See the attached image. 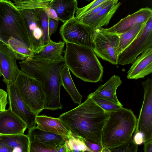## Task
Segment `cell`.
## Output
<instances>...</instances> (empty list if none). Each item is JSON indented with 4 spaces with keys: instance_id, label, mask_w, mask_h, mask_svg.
I'll list each match as a JSON object with an SVG mask.
<instances>
[{
    "instance_id": "cell-1",
    "label": "cell",
    "mask_w": 152,
    "mask_h": 152,
    "mask_svg": "<svg viewBox=\"0 0 152 152\" xmlns=\"http://www.w3.org/2000/svg\"><path fill=\"white\" fill-rule=\"evenodd\" d=\"M109 115L87 97L83 103L59 118L75 136L97 143L102 148V131Z\"/></svg>"
},
{
    "instance_id": "cell-2",
    "label": "cell",
    "mask_w": 152,
    "mask_h": 152,
    "mask_svg": "<svg viewBox=\"0 0 152 152\" xmlns=\"http://www.w3.org/2000/svg\"><path fill=\"white\" fill-rule=\"evenodd\" d=\"M20 71L40 84L45 96L44 109L61 110L60 71L66 65L64 59L52 62L37 61L29 58L19 63Z\"/></svg>"
},
{
    "instance_id": "cell-3",
    "label": "cell",
    "mask_w": 152,
    "mask_h": 152,
    "mask_svg": "<svg viewBox=\"0 0 152 152\" xmlns=\"http://www.w3.org/2000/svg\"><path fill=\"white\" fill-rule=\"evenodd\" d=\"M66 43L64 59L69 70L85 82L96 83L100 81L103 67L93 50L88 47Z\"/></svg>"
},
{
    "instance_id": "cell-4",
    "label": "cell",
    "mask_w": 152,
    "mask_h": 152,
    "mask_svg": "<svg viewBox=\"0 0 152 152\" xmlns=\"http://www.w3.org/2000/svg\"><path fill=\"white\" fill-rule=\"evenodd\" d=\"M137 119L131 109L123 107L109 113L102 131L101 142L103 147L115 148L132 139Z\"/></svg>"
},
{
    "instance_id": "cell-5",
    "label": "cell",
    "mask_w": 152,
    "mask_h": 152,
    "mask_svg": "<svg viewBox=\"0 0 152 152\" xmlns=\"http://www.w3.org/2000/svg\"><path fill=\"white\" fill-rule=\"evenodd\" d=\"M0 32L7 41L10 37L14 38L31 49L25 19L14 3L10 0H1L0 2Z\"/></svg>"
},
{
    "instance_id": "cell-6",
    "label": "cell",
    "mask_w": 152,
    "mask_h": 152,
    "mask_svg": "<svg viewBox=\"0 0 152 152\" xmlns=\"http://www.w3.org/2000/svg\"><path fill=\"white\" fill-rule=\"evenodd\" d=\"M23 100L37 115L44 109L45 96L39 82L20 71L15 81Z\"/></svg>"
},
{
    "instance_id": "cell-7",
    "label": "cell",
    "mask_w": 152,
    "mask_h": 152,
    "mask_svg": "<svg viewBox=\"0 0 152 152\" xmlns=\"http://www.w3.org/2000/svg\"><path fill=\"white\" fill-rule=\"evenodd\" d=\"M94 48L96 56L114 65L118 64L119 38L118 34L106 31L102 27L94 29Z\"/></svg>"
},
{
    "instance_id": "cell-8",
    "label": "cell",
    "mask_w": 152,
    "mask_h": 152,
    "mask_svg": "<svg viewBox=\"0 0 152 152\" xmlns=\"http://www.w3.org/2000/svg\"><path fill=\"white\" fill-rule=\"evenodd\" d=\"M150 48H152V16L133 41L118 54V64H132L139 54Z\"/></svg>"
},
{
    "instance_id": "cell-9",
    "label": "cell",
    "mask_w": 152,
    "mask_h": 152,
    "mask_svg": "<svg viewBox=\"0 0 152 152\" xmlns=\"http://www.w3.org/2000/svg\"><path fill=\"white\" fill-rule=\"evenodd\" d=\"M94 30L80 22L74 16L63 23L59 33L65 43L88 47L93 49Z\"/></svg>"
},
{
    "instance_id": "cell-10",
    "label": "cell",
    "mask_w": 152,
    "mask_h": 152,
    "mask_svg": "<svg viewBox=\"0 0 152 152\" xmlns=\"http://www.w3.org/2000/svg\"><path fill=\"white\" fill-rule=\"evenodd\" d=\"M144 90L143 100L134 133H142L143 143L152 140V79L142 82Z\"/></svg>"
},
{
    "instance_id": "cell-11",
    "label": "cell",
    "mask_w": 152,
    "mask_h": 152,
    "mask_svg": "<svg viewBox=\"0 0 152 152\" xmlns=\"http://www.w3.org/2000/svg\"><path fill=\"white\" fill-rule=\"evenodd\" d=\"M9 108L21 119L30 130L36 126L37 116L25 103L14 83L7 84Z\"/></svg>"
},
{
    "instance_id": "cell-12",
    "label": "cell",
    "mask_w": 152,
    "mask_h": 152,
    "mask_svg": "<svg viewBox=\"0 0 152 152\" xmlns=\"http://www.w3.org/2000/svg\"><path fill=\"white\" fill-rule=\"evenodd\" d=\"M39 9L20 10L27 23L31 48L34 52L40 50L43 48V33L39 24Z\"/></svg>"
},
{
    "instance_id": "cell-13",
    "label": "cell",
    "mask_w": 152,
    "mask_h": 152,
    "mask_svg": "<svg viewBox=\"0 0 152 152\" xmlns=\"http://www.w3.org/2000/svg\"><path fill=\"white\" fill-rule=\"evenodd\" d=\"M15 55L6 45L0 44V68L3 81L7 85L14 83L20 72Z\"/></svg>"
},
{
    "instance_id": "cell-14",
    "label": "cell",
    "mask_w": 152,
    "mask_h": 152,
    "mask_svg": "<svg viewBox=\"0 0 152 152\" xmlns=\"http://www.w3.org/2000/svg\"><path fill=\"white\" fill-rule=\"evenodd\" d=\"M152 16V10L146 7L142 8L134 13L121 19L112 27L105 29L106 31L116 34L123 33L135 24L146 22Z\"/></svg>"
},
{
    "instance_id": "cell-15",
    "label": "cell",
    "mask_w": 152,
    "mask_h": 152,
    "mask_svg": "<svg viewBox=\"0 0 152 152\" xmlns=\"http://www.w3.org/2000/svg\"><path fill=\"white\" fill-rule=\"evenodd\" d=\"M27 128L25 123L9 108L0 111V134H23Z\"/></svg>"
},
{
    "instance_id": "cell-16",
    "label": "cell",
    "mask_w": 152,
    "mask_h": 152,
    "mask_svg": "<svg viewBox=\"0 0 152 152\" xmlns=\"http://www.w3.org/2000/svg\"><path fill=\"white\" fill-rule=\"evenodd\" d=\"M127 72L128 79L144 78L152 72V48L147 49L132 63Z\"/></svg>"
},
{
    "instance_id": "cell-17",
    "label": "cell",
    "mask_w": 152,
    "mask_h": 152,
    "mask_svg": "<svg viewBox=\"0 0 152 152\" xmlns=\"http://www.w3.org/2000/svg\"><path fill=\"white\" fill-rule=\"evenodd\" d=\"M64 41L55 42L51 39L42 49L37 53H34L29 58L37 61L52 62L64 59L62 53L65 44Z\"/></svg>"
},
{
    "instance_id": "cell-18",
    "label": "cell",
    "mask_w": 152,
    "mask_h": 152,
    "mask_svg": "<svg viewBox=\"0 0 152 152\" xmlns=\"http://www.w3.org/2000/svg\"><path fill=\"white\" fill-rule=\"evenodd\" d=\"M36 121L37 126L42 130L63 137L66 141L72 132L68 129L58 118L45 115H37Z\"/></svg>"
},
{
    "instance_id": "cell-19",
    "label": "cell",
    "mask_w": 152,
    "mask_h": 152,
    "mask_svg": "<svg viewBox=\"0 0 152 152\" xmlns=\"http://www.w3.org/2000/svg\"><path fill=\"white\" fill-rule=\"evenodd\" d=\"M28 135L30 142H40L54 149L58 148L66 141L62 136L42 130L37 126L28 130Z\"/></svg>"
},
{
    "instance_id": "cell-20",
    "label": "cell",
    "mask_w": 152,
    "mask_h": 152,
    "mask_svg": "<svg viewBox=\"0 0 152 152\" xmlns=\"http://www.w3.org/2000/svg\"><path fill=\"white\" fill-rule=\"evenodd\" d=\"M118 1H114L91 18L80 21L93 29L107 26L121 5V3Z\"/></svg>"
},
{
    "instance_id": "cell-21",
    "label": "cell",
    "mask_w": 152,
    "mask_h": 152,
    "mask_svg": "<svg viewBox=\"0 0 152 152\" xmlns=\"http://www.w3.org/2000/svg\"><path fill=\"white\" fill-rule=\"evenodd\" d=\"M122 83V81L119 76L113 75L104 84L99 86L92 93L117 104L123 106L116 95L117 89Z\"/></svg>"
},
{
    "instance_id": "cell-22",
    "label": "cell",
    "mask_w": 152,
    "mask_h": 152,
    "mask_svg": "<svg viewBox=\"0 0 152 152\" xmlns=\"http://www.w3.org/2000/svg\"><path fill=\"white\" fill-rule=\"evenodd\" d=\"M50 5L56 12L59 20L64 23L75 16L77 2V0H52Z\"/></svg>"
},
{
    "instance_id": "cell-23",
    "label": "cell",
    "mask_w": 152,
    "mask_h": 152,
    "mask_svg": "<svg viewBox=\"0 0 152 152\" xmlns=\"http://www.w3.org/2000/svg\"><path fill=\"white\" fill-rule=\"evenodd\" d=\"M0 138L12 149V152H29L30 142L28 135L0 134Z\"/></svg>"
},
{
    "instance_id": "cell-24",
    "label": "cell",
    "mask_w": 152,
    "mask_h": 152,
    "mask_svg": "<svg viewBox=\"0 0 152 152\" xmlns=\"http://www.w3.org/2000/svg\"><path fill=\"white\" fill-rule=\"evenodd\" d=\"M60 75L61 85L71 97L72 101L79 104L81 103L82 96L78 91L70 75L69 70L65 65L61 69Z\"/></svg>"
},
{
    "instance_id": "cell-25",
    "label": "cell",
    "mask_w": 152,
    "mask_h": 152,
    "mask_svg": "<svg viewBox=\"0 0 152 152\" xmlns=\"http://www.w3.org/2000/svg\"><path fill=\"white\" fill-rule=\"evenodd\" d=\"M14 53L17 60H25L34 54L33 50L25 44L13 37H10L6 45Z\"/></svg>"
},
{
    "instance_id": "cell-26",
    "label": "cell",
    "mask_w": 152,
    "mask_h": 152,
    "mask_svg": "<svg viewBox=\"0 0 152 152\" xmlns=\"http://www.w3.org/2000/svg\"><path fill=\"white\" fill-rule=\"evenodd\" d=\"M146 22L135 24L125 32L117 34L119 38L118 54L135 39Z\"/></svg>"
},
{
    "instance_id": "cell-27",
    "label": "cell",
    "mask_w": 152,
    "mask_h": 152,
    "mask_svg": "<svg viewBox=\"0 0 152 152\" xmlns=\"http://www.w3.org/2000/svg\"><path fill=\"white\" fill-rule=\"evenodd\" d=\"M66 152H91L83 140L72 132L65 142Z\"/></svg>"
},
{
    "instance_id": "cell-28",
    "label": "cell",
    "mask_w": 152,
    "mask_h": 152,
    "mask_svg": "<svg viewBox=\"0 0 152 152\" xmlns=\"http://www.w3.org/2000/svg\"><path fill=\"white\" fill-rule=\"evenodd\" d=\"M88 97L90 98L97 104L106 112L109 113L117 110L122 108L121 106L111 101L96 96L92 93Z\"/></svg>"
},
{
    "instance_id": "cell-29",
    "label": "cell",
    "mask_w": 152,
    "mask_h": 152,
    "mask_svg": "<svg viewBox=\"0 0 152 152\" xmlns=\"http://www.w3.org/2000/svg\"><path fill=\"white\" fill-rule=\"evenodd\" d=\"M39 20L40 26L43 33L42 44L44 47L50 39L49 34L48 18L43 9H39Z\"/></svg>"
},
{
    "instance_id": "cell-30",
    "label": "cell",
    "mask_w": 152,
    "mask_h": 152,
    "mask_svg": "<svg viewBox=\"0 0 152 152\" xmlns=\"http://www.w3.org/2000/svg\"><path fill=\"white\" fill-rule=\"evenodd\" d=\"M111 152H137L138 150V145L132 139L129 142L117 147L109 148Z\"/></svg>"
},
{
    "instance_id": "cell-31",
    "label": "cell",
    "mask_w": 152,
    "mask_h": 152,
    "mask_svg": "<svg viewBox=\"0 0 152 152\" xmlns=\"http://www.w3.org/2000/svg\"><path fill=\"white\" fill-rule=\"evenodd\" d=\"M108 0H94L91 3L83 7L80 8L77 7L75 12L76 18L78 19L83 15Z\"/></svg>"
},
{
    "instance_id": "cell-32",
    "label": "cell",
    "mask_w": 152,
    "mask_h": 152,
    "mask_svg": "<svg viewBox=\"0 0 152 152\" xmlns=\"http://www.w3.org/2000/svg\"><path fill=\"white\" fill-rule=\"evenodd\" d=\"M118 0H109L107 1L97 7L83 15L77 19L79 21H81L88 19L97 14L102 10L106 7L112 2Z\"/></svg>"
},
{
    "instance_id": "cell-33",
    "label": "cell",
    "mask_w": 152,
    "mask_h": 152,
    "mask_svg": "<svg viewBox=\"0 0 152 152\" xmlns=\"http://www.w3.org/2000/svg\"><path fill=\"white\" fill-rule=\"evenodd\" d=\"M58 148H52L41 143L32 142H30L29 152H57Z\"/></svg>"
},
{
    "instance_id": "cell-34",
    "label": "cell",
    "mask_w": 152,
    "mask_h": 152,
    "mask_svg": "<svg viewBox=\"0 0 152 152\" xmlns=\"http://www.w3.org/2000/svg\"><path fill=\"white\" fill-rule=\"evenodd\" d=\"M8 94L4 90L0 88V111L5 110L8 103L7 96Z\"/></svg>"
},
{
    "instance_id": "cell-35",
    "label": "cell",
    "mask_w": 152,
    "mask_h": 152,
    "mask_svg": "<svg viewBox=\"0 0 152 152\" xmlns=\"http://www.w3.org/2000/svg\"><path fill=\"white\" fill-rule=\"evenodd\" d=\"M58 25V21L54 19L48 18L49 34L50 37L55 33L57 29Z\"/></svg>"
},
{
    "instance_id": "cell-36",
    "label": "cell",
    "mask_w": 152,
    "mask_h": 152,
    "mask_svg": "<svg viewBox=\"0 0 152 152\" xmlns=\"http://www.w3.org/2000/svg\"><path fill=\"white\" fill-rule=\"evenodd\" d=\"M80 138L82 139L84 142L91 152H101L102 148L98 144L92 142L81 138Z\"/></svg>"
},
{
    "instance_id": "cell-37",
    "label": "cell",
    "mask_w": 152,
    "mask_h": 152,
    "mask_svg": "<svg viewBox=\"0 0 152 152\" xmlns=\"http://www.w3.org/2000/svg\"><path fill=\"white\" fill-rule=\"evenodd\" d=\"M45 12L48 18L54 19L58 21L57 14L55 10L50 5L48 7L44 9Z\"/></svg>"
},
{
    "instance_id": "cell-38",
    "label": "cell",
    "mask_w": 152,
    "mask_h": 152,
    "mask_svg": "<svg viewBox=\"0 0 152 152\" xmlns=\"http://www.w3.org/2000/svg\"><path fill=\"white\" fill-rule=\"evenodd\" d=\"M133 140L137 145H140L142 144L143 142V138L142 134L139 132L134 133Z\"/></svg>"
},
{
    "instance_id": "cell-39",
    "label": "cell",
    "mask_w": 152,
    "mask_h": 152,
    "mask_svg": "<svg viewBox=\"0 0 152 152\" xmlns=\"http://www.w3.org/2000/svg\"><path fill=\"white\" fill-rule=\"evenodd\" d=\"M12 152V149L7 145L0 138V152Z\"/></svg>"
},
{
    "instance_id": "cell-40",
    "label": "cell",
    "mask_w": 152,
    "mask_h": 152,
    "mask_svg": "<svg viewBox=\"0 0 152 152\" xmlns=\"http://www.w3.org/2000/svg\"><path fill=\"white\" fill-rule=\"evenodd\" d=\"M144 143L143 150L145 152H152V140Z\"/></svg>"
},
{
    "instance_id": "cell-41",
    "label": "cell",
    "mask_w": 152,
    "mask_h": 152,
    "mask_svg": "<svg viewBox=\"0 0 152 152\" xmlns=\"http://www.w3.org/2000/svg\"><path fill=\"white\" fill-rule=\"evenodd\" d=\"M7 41L3 37L0 32V44L6 45Z\"/></svg>"
},
{
    "instance_id": "cell-42",
    "label": "cell",
    "mask_w": 152,
    "mask_h": 152,
    "mask_svg": "<svg viewBox=\"0 0 152 152\" xmlns=\"http://www.w3.org/2000/svg\"><path fill=\"white\" fill-rule=\"evenodd\" d=\"M57 152H66L65 143L58 147Z\"/></svg>"
},
{
    "instance_id": "cell-43",
    "label": "cell",
    "mask_w": 152,
    "mask_h": 152,
    "mask_svg": "<svg viewBox=\"0 0 152 152\" xmlns=\"http://www.w3.org/2000/svg\"><path fill=\"white\" fill-rule=\"evenodd\" d=\"M101 152H111L109 148L106 147H103L101 149Z\"/></svg>"
},
{
    "instance_id": "cell-44",
    "label": "cell",
    "mask_w": 152,
    "mask_h": 152,
    "mask_svg": "<svg viewBox=\"0 0 152 152\" xmlns=\"http://www.w3.org/2000/svg\"><path fill=\"white\" fill-rule=\"evenodd\" d=\"M1 76H2V74L0 68V78L1 77Z\"/></svg>"
},
{
    "instance_id": "cell-45",
    "label": "cell",
    "mask_w": 152,
    "mask_h": 152,
    "mask_svg": "<svg viewBox=\"0 0 152 152\" xmlns=\"http://www.w3.org/2000/svg\"><path fill=\"white\" fill-rule=\"evenodd\" d=\"M86 0L88 1H90L91 0Z\"/></svg>"
},
{
    "instance_id": "cell-46",
    "label": "cell",
    "mask_w": 152,
    "mask_h": 152,
    "mask_svg": "<svg viewBox=\"0 0 152 152\" xmlns=\"http://www.w3.org/2000/svg\"><path fill=\"white\" fill-rule=\"evenodd\" d=\"M1 0H0V2L1 1Z\"/></svg>"
},
{
    "instance_id": "cell-47",
    "label": "cell",
    "mask_w": 152,
    "mask_h": 152,
    "mask_svg": "<svg viewBox=\"0 0 152 152\" xmlns=\"http://www.w3.org/2000/svg\"></svg>"
}]
</instances>
